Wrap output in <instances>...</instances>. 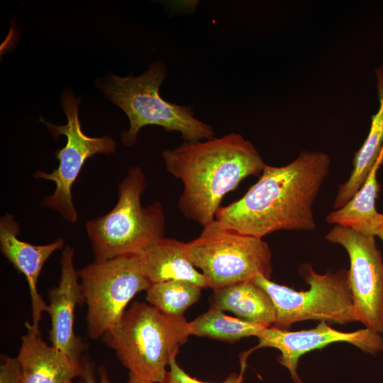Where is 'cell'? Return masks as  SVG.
I'll return each instance as SVG.
<instances>
[{
    "label": "cell",
    "instance_id": "ba28073f",
    "mask_svg": "<svg viewBox=\"0 0 383 383\" xmlns=\"http://www.w3.org/2000/svg\"><path fill=\"white\" fill-rule=\"evenodd\" d=\"M87 304V335L96 340L117 326L131 300L151 285L139 255L94 260L78 271Z\"/></svg>",
    "mask_w": 383,
    "mask_h": 383
},
{
    "label": "cell",
    "instance_id": "484cf974",
    "mask_svg": "<svg viewBox=\"0 0 383 383\" xmlns=\"http://www.w3.org/2000/svg\"><path fill=\"white\" fill-rule=\"evenodd\" d=\"M67 383H85V382L82 380V381H81V382H77L71 381V382H67Z\"/></svg>",
    "mask_w": 383,
    "mask_h": 383
},
{
    "label": "cell",
    "instance_id": "3957f363",
    "mask_svg": "<svg viewBox=\"0 0 383 383\" xmlns=\"http://www.w3.org/2000/svg\"><path fill=\"white\" fill-rule=\"evenodd\" d=\"M191 335L184 317L166 315L150 304L134 301L102 341L137 379L162 383L167 367Z\"/></svg>",
    "mask_w": 383,
    "mask_h": 383
},
{
    "label": "cell",
    "instance_id": "d6986e66",
    "mask_svg": "<svg viewBox=\"0 0 383 383\" xmlns=\"http://www.w3.org/2000/svg\"><path fill=\"white\" fill-rule=\"evenodd\" d=\"M191 335L233 343L245 337L256 336L267 327L226 315L211 307L189 322Z\"/></svg>",
    "mask_w": 383,
    "mask_h": 383
},
{
    "label": "cell",
    "instance_id": "8fae6325",
    "mask_svg": "<svg viewBox=\"0 0 383 383\" xmlns=\"http://www.w3.org/2000/svg\"><path fill=\"white\" fill-rule=\"evenodd\" d=\"M259 343L254 348H274L281 353L279 364L290 372L294 383H304L296 369L299 358L304 354L321 349L334 343H348L364 353L376 355L383 352V335L367 328L353 332H343L321 321L315 328L290 331L274 326L265 328L257 337Z\"/></svg>",
    "mask_w": 383,
    "mask_h": 383
},
{
    "label": "cell",
    "instance_id": "cb8c5ba5",
    "mask_svg": "<svg viewBox=\"0 0 383 383\" xmlns=\"http://www.w3.org/2000/svg\"><path fill=\"white\" fill-rule=\"evenodd\" d=\"M128 383H152V382H146V381H143V380L137 379L135 377H133V375L129 374V378H128Z\"/></svg>",
    "mask_w": 383,
    "mask_h": 383
},
{
    "label": "cell",
    "instance_id": "9c48e42d",
    "mask_svg": "<svg viewBox=\"0 0 383 383\" xmlns=\"http://www.w3.org/2000/svg\"><path fill=\"white\" fill-rule=\"evenodd\" d=\"M79 102L72 94L65 92L63 94L62 104L67 118L65 125L56 126L40 118L55 139L60 135H65L67 143L55 152L59 160L56 169L49 173L41 170L34 173L35 178L50 180L55 184L54 192L43 199L42 205L57 211L70 223H75L78 219L72 189L85 162L96 154L110 155L116 151V143L110 136L92 138L84 133L78 117Z\"/></svg>",
    "mask_w": 383,
    "mask_h": 383
},
{
    "label": "cell",
    "instance_id": "ffe728a7",
    "mask_svg": "<svg viewBox=\"0 0 383 383\" xmlns=\"http://www.w3.org/2000/svg\"><path fill=\"white\" fill-rule=\"evenodd\" d=\"M202 289L188 281L170 280L151 284L145 291V297L150 305L162 313L180 318L199 300Z\"/></svg>",
    "mask_w": 383,
    "mask_h": 383
},
{
    "label": "cell",
    "instance_id": "2e32d148",
    "mask_svg": "<svg viewBox=\"0 0 383 383\" xmlns=\"http://www.w3.org/2000/svg\"><path fill=\"white\" fill-rule=\"evenodd\" d=\"M376 75L379 107L372 117L367 138L355 153L350 177L338 187L333 204L334 209L345 205L358 192L372 170L379 165L383 152V66L376 70Z\"/></svg>",
    "mask_w": 383,
    "mask_h": 383
},
{
    "label": "cell",
    "instance_id": "8992f818",
    "mask_svg": "<svg viewBox=\"0 0 383 383\" xmlns=\"http://www.w3.org/2000/svg\"><path fill=\"white\" fill-rule=\"evenodd\" d=\"M186 251L213 291L252 281L258 274L271 277L272 252L267 243L227 228L216 219L204 226L196 238L186 243Z\"/></svg>",
    "mask_w": 383,
    "mask_h": 383
},
{
    "label": "cell",
    "instance_id": "277c9868",
    "mask_svg": "<svg viewBox=\"0 0 383 383\" xmlns=\"http://www.w3.org/2000/svg\"><path fill=\"white\" fill-rule=\"evenodd\" d=\"M167 74L165 64L157 61L140 76L111 74L100 86L106 97L128 118L129 129L121 134L124 145H133L138 132L148 125L161 126L166 131H177L184 142L214 138L213 127L195 118L190 106L172 104L160 96L159 90Z\"/></svg>",
    "mask_w": 383,
    "mask_h": 383
},
{
    "label": "cell",
    "instance_id": "ac0fdd59",
    "mask_svg": "<svg viewBox=\"0 0 383 383\" xmlns=\"http://www.w3.org/2000/svg\"><path fill=\"white\" fill-rule=\"evenodd\" d=\"M375 167L365 183L343 207L326 216L328 223L340 226L364 235L378 236L383 231V213L376 209V199L380 191Z\"/></svg>",
    "mask_w": 383,
    "mask_h": 383
},
{
    "label": "cell",
    "instance_id": "4fadbf2b",
    "mask_svg": "<svg viewBox=\"0 0 383 383\" xmlns=\"http://www.w3.org/2000/svg\"><path fill=\"white\" fill-rule=\"evenodd\" d=\"M21 227L14 216L6 213L0 218V250L13 267L26 279L31 302L32 323L39 326L48 304L38 291V280L48 258L65 244L63 238L45 245H33L18 238Z\"/></svg>",
    "mask_w": 383,
    "mask_h": 383
},
{
    "label": "cell",
    "instance_id": "44dd1931",
    "mask_svg": "<svg viewBox=\"0 0 383 383\" xmlns=\"http://www.w3.org/2000/svg\"><path fill=\"white\" fill-rule=\"evenodd\" d=\"M242 369L239 374H231L223 382L221 383H243V372L245 368V362H241ZM169 370H167L165 380L162 383H209L199 381L192 377L177 364L176 358L171 359L169 364Z\"/></svg>",
    "mask_w": 383,
    "mask_h": 383
},
{
    "label": "cell",
    "instance_id": "7c38bea8",
    "mask_svg": "<svg viewBox=\"0 0 383 383\" xmlns=\"http://www.w3.org/2000/svg\"><path fill=\"white\" fill-rule=\"evenodd\" d=\"M74 249L66 245L60 258L58 284L48 289L47 313L50 317L49 340L51 345L74 360L81 362L86 344L74 331V311L84 303L81 284L74 266Z\"/></svg>",
    "mask_w": 383,
    "mask_h": 383
},
{
    "label": "cell",
    "instance_id": "e0dca14e",
    "mask_svg": "<svg viewBox=\"0 0 383 383\" xmlns=\"http://www.w3.org/2000/svg\"><path fill=\"white\" fill-rule=\"evenodd\" d=\"M210 303L212 308L231 311L239 318L265 327L272 326L276 320L271 297L253 281L213 291Z\"/></svg>",
    "mask_w": 383,
    "mask_h": 383
},
{
    "label": "cell",
    "instance_id": "d4e9b609",
    "mask_svg": "<svg viewBox=\"0 0 383 383\" xmlns=\"http://www.w3.org/2000/svg\"><path fill=\"white\" fill-rule=\"evenodd\" d=\"M378 237H379V238H381L382 240L383 241V231H382V233L378 235Z\"/></svg>",
    "mask_w": 383,
    "mask_h": 383
},
{
    "label": "cell",
    "instance_id": "5bb4252c",
    "mask_svg": "<svg viewBox=\"0 0 383 383\" xmlns=\"http://www.w3.org/2000/svg\"><path fill=\"white\" fill-rule=\"evenodd\" d=\"M26 333L16 357L22 383H67L82 374V361L70 358L41 338L39 326L26 322Z\"/></svg>",
    "mask_w": 383,
    "mask_h": 383
},
{
    "label": "cell",
    "instance_id": "5b68a950",
    "mask_svg": "<svg viewBox=\"0 0 383 383\" xmlns=\"http://www.w3.org/2000/svg\"><path fill=\"white\" fill-rule=\"evenodd\" d=\"M147 186L140 167H131L118 185V201L104 216L86 222L94 260L126 255H140L165 237L162 204L154 201L146 207L141 196Z\"/></svg>",
    "mask_w": 383,
    "mask_h": 383
},
{
    "label": "cell",
    "instance_id": "52a82bcc",
    "mask_svg": "<svg viewBox=\"0 0 383 383\" xmlns=\"http://www.w3.org/2000/svg\"><path fill=\"white\" fill-rule=\"evenodd\" d=\"M299 273L309 285L306 291L277 284L262 274L252 281L271 297L276 311L272 326L284 328L299 321L318 320L347 324L355 321L348 270L316 272L311 264L300 266Z\"/></svg>",
    "mask_w": 383,
    "mask_h": 383
},
{
    "label": "cell",
    "instance_id": "7a4b0ae2",
    "mask_svg": "<svg viewBox=\"0 0 383 383\" xmlns=\"http://www.w3.org/2000/svg\"><path fill=\"white\" fill-rule=\"evenodd\" d=\"M162 155L167 171L183 184L178 209L202 227L215 219L228 192L246 177L260 175L266 165L254 145L237 133L184 142Z\"/></svg>",
    "mask_w": 383,
    "mask_h": 383
},
{
    "label": "cell",
    "instance_id": "30bf717a",
    "mask_svg": "<svg viewBox=\"0 0 383 383\" xmlns=\"http://www.w3.org/2000/svg\"><path fill=\"white\" fill-rule=\"evenodd\" d=\"M325 238L341 245L348 254L355 321L383 335V260L375 237L334 226Z\"/></svg>",
    "mask_w": 383,
    "mask_h": 383
},
{
    "label": "cell",
    "instance_id": "6da1fadb",
    "mask_svg": "<svg viewBox=\"0 0 383 383\" xmlns=\"http://www.w3.org/2000/svg\"><path fill=\"white\" fill-rule=\"evenodd\" d=\"M331 164L327 153L304 150L286 165H265L257 182L241 198L220 207L215 219L258 238L282 230L313 231V204Z\"/></svg>",
    "mask_w": 383,
    "mask_h": 383
},
{
    "label": "cell",
    "instance_id": "7402d4cb",
    "mask_svg": "<svg viewBox=\"0 0 383 383\" xmlns=\"http://www.w3.org/2000/svg\"><path fill=\"white\" fill-rule=\"evenodd\" d=\"M0 383H22V374L16 357L1 355Z\"/></svg>",
    "mask_w": 383,
    "mask_h": 383
},
{
    "label": "cell",
    "instance_id": "603a6c76",
    "mask_svg": "<svg viewBox=\"0 0 383 383\" xmlns=\"http://www.w3.org/2000/svg\"><path fill=\"white\" fill-rule=\"evenodd\" d=\"M82 377L85 383H96L94 365L89 360L87 357L82 360ZM99 383H111L109 379L106 370L101 367L99 369Z\"/></svg>",
    "mask_w": 383,
    "mask_h": 383
},
{
    "label": "cell",
    "instance_id": "9a60e30c",
    "mask_svg": "<svg viewBox=\"0 0 383 383\" xmlns=\"http://www.w3.org/2000/svg\"><path fill=\"white\" fill-rule=\"evenodd\" d=\"M143 271L151 284L184 280L209 288L204 275L188 259L186 243L162 238L140 255Z\"/></svg>",
    "mask_w": 383,
    "mask_h": 383
}]
</instances>
